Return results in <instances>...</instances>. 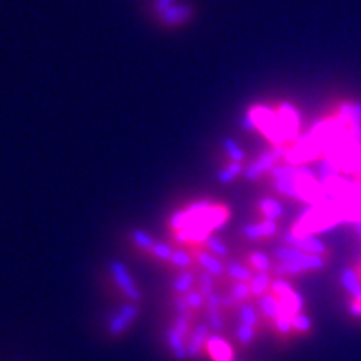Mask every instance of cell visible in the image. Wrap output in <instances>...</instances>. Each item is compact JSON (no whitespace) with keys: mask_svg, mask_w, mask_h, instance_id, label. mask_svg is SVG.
I'll use <instances>...</instances> for the list:
<instances>
[{"mask_svg":"<svg viewBox=\"0 0 361 361\" xmlns=\"http://www.w3.org/2000/svg\"><path fill=\"white\" fill-rule=\"evenodd\" d=\"M228 217L226 209L204 201V203L191 204L184 211L174 215L171 219V228L176 231L174 236L177 243H188V241L204 243L215 229L226 223Z\"/></svg>","mask_w":361,"mask_h":361,"instance_id":"obj_1","label":"cell"},{"mask_svg":"<svg viewBox=\"0 0 361 361\" xmlns=\"http://www.w3.org/2000/svg\"><path fill=\"white\" fill-rule=\"evenodd\" d=\"M248 122L253 127H258L263 134L266 135L270 141L274 144H283L286 141L285 133H283L281 119H279L278 112H273L271 109L263 106L254 107L248 116Z\"/></svg>","mask_w":361,"mask_h":361,"instance_id":"obj_2","label":"cell"},{"mask_svg":"<svg viewBox=\"0 0 361 361\" xmlns=\"http://www.w3.org/2000/svg\"><path fill=\"white\" fill-rule=\"evenodd\" d=\"M276 258L279 259V261L298 265L305 271L320 270V267H323V258H321V256L308 254V253H305V251L298 250V248H293V246L278 248Z\"/></svg>","mask_w":361,"mask_h":361,"instance_id":"obj_3","label":"cell"},{"mask_svg":"<svg viewBox=\"0 0 361 361\" xmlns=\"http://www.w3.org/2000/svg\"><path fill=\"white\" fill-rule=\"evenodd\" d=\"M109 270H111L112 278H114L116 285L119 286V289L126 294L129 300L139 301L141 300V291H139L138 286H135L133 276H131L129 270H127L126 265L120 261H112L109 265Z\"/></svg>","mask_w":361,"mask_h":361,"instance_id":"obj_4","label":"cell"},{"mask_svg":"<svg viewBox=\"0 0 361 361\" xmlns=\"http://www.w3.org/2000/svg\"><path fill=\"white\" fill-rule=\"evenodd\" d=\"M139 314V308L135 305H126L119 309L118 313H114L109 320L107 329L111 335H122L131 325L134 323L135 318Z\"/></svg>","mask_w":361,"mask_h":361,"instance_id":"obj_5","label":"cell"},{"mask_svg":"<svg viewBox=\"0 0 361 361\" xmlns=\"http://www.w3.org/2000/svg\"><path fill=\"white\" fill-rule=\"evenodd\" d=\"M285 243L288 246L298 248V250L305 251L308 254H318L321 256L325 253V244L320 239H316L311 234H294L293 231L285 234Z\"/></svg>","mask_w":361,"mask_h":361,"instance_id":"obj_6","label":"cell"},{"mask_svg":"<svg viewBox=\"0 0 361 361\" xmlns=\"http://www.w3.org/2000/svg\"><path fill=\"white\" fill-rule=\"evenodd\" d=\"M278 114H279V119H281L283 133H285L286 141L296 138L298 127H300V116H298L296 109L289 106L288 102H283L281 106H279Z\"/></svg>","mask_w":361,"mask_h":361,"instance_id":"obj_7","label":"cell"},{"mask_svg":"<svg viewBox=\"0 0 361 361\" xmlns=\"http://www.w3.org/2000/svg\"><path fill=\"white\" fill-rule=\"evenodd\" d=\"M281 156H285V149H283V147H276V149L270 151V153H265L258 161H254V164H251L250 168H248L246 177L248 179H254V177H258L259 174H263L265 171L273 168L274 162H276Z\"/></svg>","mask_w":361,"mask_h":361,"instance_id":"obj_8","label":"cell"},{"mask_svg":"<svg viewBox=\"0 0 361 361\" xmlns=\"http://www.w3.org/2000/svg\"><path fill=\"white\" fill-rule=\"evenodd\" d=\"M206 349L209 351L211 358L215 361H231L232 360V349L229 347L226 340H223L219 335L209 336Z\"/></svg>","mask_w":361,"mask_h":361,"instance_id":"obj_9","label":"cell"},{"mask_svg":"<svg viewBox=\"0 0 361 361\" xmlns=\"http://www.w3.org/2000/svg\"><path fill=\"white\" fill-rule=\"evenodd\" d=\"M209 340V328L201 325L189 335L188 343H186V349H188V358H196L201 353V349L206 348V343Z\"/></svg>","mask_w":361,"mask_h":361,"instance_id":"obj_10","label":"cell"},{"mask_svg":"<svg viewBox=\"0 0 361 361\" xmlns=\"http://www.w3.org/2000/svg\"><path fill=\"white\" fill-rule=\"evenodd\" d=\"M276 223L274 221H267L265 219L263 223L258 224H248V226L243 228V234L244 238L250 241H256L259 238H270L276 232Z\"/></svg>","mask_w":361,"mask_h":361,"instance_id":"obj_11","label":"cell"},{"mask_svg":"<svg viewBox=\"0 0 361 361\" xmlns=\"http://www.w3.org/2000/svg\"><path fill=\"white\" fill-rule=\"evenodd\" d=\"M168 344L173 351V355L176 356L177 360H186L188 358V349H186V343H188V338L182 336L179 331H177L174 326H171L168 329Z\"/></svg>","mask_w":361,"mask_h":361,"instance_id":"obj_12","label":"cell"},{"mask_svg":"<svg viewBox=\"0 0 361 361\" xmlns=\"http://www.w3.org/2000/svg\"><path fill=\"white\" fill-rule=\"evenodd\" d=\"M162 14V21L166 22V24L169 25H182L188 22V19L191 17V10H189V7H184V6H171L169 9H166Z\"/></svg>","mask_w":361,"mask_h":361,"instance_id":"obj_13","label":"cell"},{"mask_svg":"<svg viewBox=\"0 0 361 361\" xmlns=\"http://www.w3.org/2000/svg\"><path fill=\"white\" fill-rule=\"evenodd\" d=\"M197 263H199L201 267H204V271H208L209 274H212V276H221V274L226 271V267L223 266V263L217 259V256L211 254V253H206V251H199L196 256Z\"/></svg>","mask_w":361,"mask_h":361,"instance_id":"obj_14","label":"cell"},{"mask_svg":"<svg viewBox=\"0 0 361 361\" xmlns=\"http://www.w3.org/2000/svg\"><path fill=\"white\" fill-rule=\"evenodd\" d=\"M279 308H281L283 316L293 318L294 314H298L303 308V298L298 291H293V293L288 294V296L281 298L279 300Z\"/></svg>","mask_w":361,"mask_h":361,"instance_id":"obj_15","label":"cell"},{"mask_svg":"<svg viewBox=\"0 0 361 361\" xmlns=\"http://www.w3.org/2000/svg\"><path fill=\"white\" fill-rule=\"evenodd\" d=\"M338 118L348 126H361V102H349L341 106Z\"/></svg>","mask_w":361,"mask_h":361,"instance_id":"obj_16","label":"cell"},{"mask_svg":"<svg viewBox=\"0 0 361 361\" xmlns=\"http://www.w3.org/2000/svg\"><path fill=\"white\" fill-rule=\"evenodd\" d=\"M341 283H343L344 288L348 289V293H351L353 296L358 300L361 298V281L360 276L351 270V267H344L343 273H341Z\"/></svg>","mask_w":361,"mask_h":361,"instance_id":"obj_17","label":"cell"},{"mask_svg":"<svg viewBox=\"0 0 361 361\" xmlns=\"http://www.w3.org/2000/svg\"><path fill=\"white\" fill-rule=\"evenodd\" d=\"M336 176H338L336 162H333L331 159L325 157L323 161L320 162V166H318V179H320L321 184H328L329 181L336 179Z\"/></svg>","mask_w":361,"mask_h":361,"instance_id":"obj_18","label":"cell"},{"mask_svg":"<svg viewBox=\"0 0 361 361\" xmlns=\"http://www.w3.org/2000/svg\"><path fill=\"white\" fill-rule=\"evenodd\" d=\"M259 306H261V311L265 313L267 318H271V320H276V318H279V314H281L279 300L274 294H263Z\"/></svg>","mask_w":361,"mask_h":361,"instance_id":"obj_19","label":"cell"},{"mask_svg":"<svg viewBox=\"0 0 361 361\" xmlns=\"http://www.w3.org/2000/svg\"><path fill=\"white\" fill-rule=\"evenodd\" d=\"M226 271L228 274L231 276L234 281L238 283H246V281H251L253 279V273L250 271V267H244L241 266L239 263H229V265L226 266Z\"/></svg>","mask_w":361,"mask_h":361,"instance_id":"obj_20","label":"cell"},{"mask_svg":"<svg viewBox=\"0 0 361 361\" xmlns=\"http://www.w3.org/2000/svg\"><path fill=\"white\" fill-rule=\"evenodd\" d=\"M259 208L267 221H276L283 215V206L274 199H263Z\"/></svg>","mask_w":361,"mask_h":361,"instance_id":"obj_21","label":"cell"},{"mask_svg":"<svg viewBox=\"0 0 361 361\" xmlns=\"http://www.w3.org/2000/svg\"><path fill=\"white\" fill-rule=\"evenodd\" d=\"M251 293L254 296H263L266 293L267 288H270V276L267 273H259L254 274L253 279H251Z\"/></svg>","mask_w":361,"mask_h":361,"instance_id":"obj_22","label":"cell"},{"mask_svg":"<svg viewBox=\"0 0 361 361\" xmlns=\"http://www.w3.org/2000/svg\"><path fill=\"white\" fill-rule=\"evenodd\" d=\"M194 285V278L191 273H181L179 276H177L176 279H174L173 283V288L176 293L179 294H188L189 291H191Z\"/></svg>","mask_w":361,"mask_h":361,"instance_id":"obj_23","label":"cell"},{"mask_svg":"<svg viewBox=\"0 0 361 361\" xmlns=\"http://www.w3.org/2000/svg\"><path fill=\"white\" fill-rule=\"evenodd\" d=\"M204 243H206V246H208L209 253L211 254L217 256V258H224V256H228V246L219 238L209 236V238L206 239Z\"/></svg>","mask_w":361,"mask_h":361,"instance_id":"obj_24","label":"cell"},{"mask_svg":"<svg viewBox=\"0 0 361 361\" xmlns=\"http://www.w3.org/2000/svg\"><path fill=\"white\" fill-rule=\"evenodd\" d=\"M133 239H134V244L138 248H141V250H153L154 246V238L151 234H147L146 231H141V229H135V231L133 232Z\"/></svg>","mask_w":361,"mask_h":361,"instance_id":"obj_25","label":"cell"},{"mask_svg":"<svg viewBox=\"0 0 361 361\" xmlns=\"http://www.w3.org/2000/svg\"><path fill=\"white\" fill-rule=\"evenodd\" d=\"M151 253H153L156 258L162 259V261H171V256H173L174 250L169 246L168 243H161V241H156L153 246V250H151Z\"/></svg>","mask_w":361,"mask_h":361,"instance_id":"obj_26","label":"cell"},{"mask_svg":"<svg viewBox=\"0 0 361 361\" xmlns=\"http://www.w3.org/2000/svg\"><path fill=\"white\" fill-rule=\"evenodd\" d=\"M241 173H243L241 162H232V164H229L228 168H224L223 171H221L219 181L221 182H231L232 179H236V177H238Z\"/></svg>","mask_w":361,"mask_h":361,"instance_id":"obj_27","label":"cell"},{"mask_svg":"<svg viewBox=\"0 0 361 361\" xmlns=\"http://www.w3.org/2000/svg\"><path fill=\"white\" fill-rule=\"evenodd\" d=\"M236 335H238V340L241 344H250L251 341L254 340V326H250V325H243L241 323L238 326V329H236Z\"/></svg>","mask_w":361,"mask_h":361,"instance_id":"obj_28","label":"cell"},{"mask_svg":"<svg viewBox=\"0 0 361 361\" xmlns=\"http://www.w3.org/2000/svg\"><path fill=\"white\" fill-rule=\"evenodd\" d=\"M250 263H251V266L254 267V270L259 271V273H267V270H270V258H267V256L263 254V253L251 254Z\"/></svg>","mask_w":361,"mask_h":361,"instance_id":"obj_29","label":"cell"},{"mask_svg":"<svg viewBox=\"0 0 361 361\" xmlns=\"http://www.w3.org/2000/svg\"><path fill=\"white\" fill-rule=\"evenodd\" d=\"M239 320L243 325H250L254 326L258 323V314H256V309L253 306H241L239 309Z\"/></svg>","mask_w":361,"mask_h":361,"instance_id":"obj_30","label":"cell"},{"mask_svg":"<svg viewBox=\"0 0 361 361\" xmlns=\"http://www.w3.org/2000/svg\"><path fill=\"white\" fill-rule=\"evenodd\" d=\"M250 293H251V286H248L246 283H236V285L231 288V291H229V296H231L234 301H241V300H246Z\"/></svg>","mask_w":361,"mask_h":361,"instance_id":"obj_31","label":"cell"},{"mask_svg":"<svg viewBox=\"0 0 361 361\" xmlns=\"http://www.w3.org/2000/svg\"><path fill=\"white\" fill-rule=\"evenodd\" d=\"M293 291H294L293 286H291L288 281H285V279H278V281L273 283V294L278 298V300L288 296V294L293 293Z\"/></svg>","mask_w":361,"mask_h":361,"instance_id":"obj_32","label":"cell"},{"mask_svg":"<svg viewBox=\"0 0 361 361\" xmlns=\"http://www.w3.org/2000/svg\"><path fill=\"white\" fill-rule=\"evenodd\" d=\"M212 274H209L208 271H204L199 278V286H201V294L208 298L209 294L215 293V281H212Z\"/></svg>","mask_w":361,"mask_h":361,"instance_id":"obj_33","label":"cell"},{"mask_svg":"<svg viewBox=\"0 0 361 361\" xmlns=\"http://www.w3.org/2000/svg\"><path fill=\"white\" fill-rule=\"evenodd\" d=\"M291 325H293V328L298 329V331H308V329L311 328V320H309L308 316H305V314L298 313L291 318Z\"/></svg>","mask_w":361,"mask_h":361,"instance_id":"obj_34","label":"cell"},{"mask_svg":"<svg viewBox=\"0 0 361 361\" xmlns=\"http://www.w3.org/2000/svg\"><path fill=\"white\" fill-rule=\"evenodd\" d=\"M171 263L177 267H188L191 266V256H189L186 251H174L173 256H171Z\"/></svg>","mask_w":361,"mask_h":361,"instance_id":"obj_35","label":"cell"},{"mask_svg":"<svg viewBox=\"0 0 361 361\" xmlns=\"http://www.w3.org/2000/svg\"><path fill=\"white\" fill-rule=\"evenodd\" d=\"M303 271L305 270H303V267H300L298 265H293V263H285V261H281V265H278V267H276L278 274H291V276L301 274Z\"/></svg>","mask_w":361,"mask_h":361,"instance_id":"obj_36","label":"cell"},{"mask_svg":"<svg viewBox=\"0 0 361 361\" xmlns=\"http://www.w3.org/2000/svg\"><path fill=\"white\" fill-rule=\"evenodd\" d=\"M186 300H188L189 308L193 309L201 308V306L204 305V296L201 293H197V291H189V293L186 294Z\"/></svg>","mask_w":361,"mask_h":361,"instance_id":"obj_37","label":"cell"},{"mask_svg":"<svg viewBox=\"0 0 361 361\" xmlns=\"http://www.w3.org/2000/svg\"><path fill=\"white\" fill-rule=\"evenodd\" d=\"M274 325H276L278 331L283 333V335H288L291 329H293V325H291V318L283 316V314H279V318L274 320Z\"/></svg>","mask_w":361,"mask_h":361,"instance_id":"obj_38","label":"cell"},{"mask_svg":"<svg viewBox=\"0 0 361 361\" xmlns=\"http://www.w3.org/2000/svg\"><path fill=\"white\" fill-rule=\"evenodd\" d=\"M174 308H176L177 314L188 313L189 305H188V300H186V294H179V296H177L176 300H174Z\"/></svg>","mask_w":361,"mask_h":361,"instance_id":"obj_39","label":"cell"},{"mask_svg":"<svg viewBox=\"0 0 361 361\" xmlns=\"http://www.w3.org/2000/svg\"><path fill=\"white\" fill-rule=\"evenodd\" d=\"M356 231H358V234L361 236V219L356 221Z\"/></svg>","mask_w":361,"mask_h":361,"instance_id":"obj_40","label":"cell"},{"mask_svg":"<svg viewBox=\"0 0 361 361\" xmlns=\"http://www.w3.org/2000/svg\"><path fill=\"white\" fill-rule=\"evenodd\" d=\"M356 303H358V305L361 306V298H358V300H356Z\"/></svg>","mask_w":361,"mask_h":361,"instance_id":"obj_41","label":"cell"},{"mask_svg":"<svg viewBox=\"0 0 361 361\" xmlns=\"http://www.w3.org/2000/svg\"><path fill=\"white\" fill-rule=\"evenodd\" d=\"M231 361H236V360H231Z\"/></svg>","mask_w":361,"mask_h":361,"instance_id":"obj_42","label":"cell"}]
</instances>
